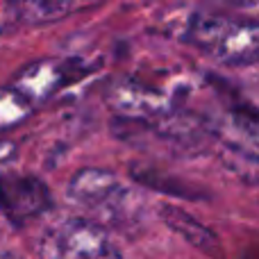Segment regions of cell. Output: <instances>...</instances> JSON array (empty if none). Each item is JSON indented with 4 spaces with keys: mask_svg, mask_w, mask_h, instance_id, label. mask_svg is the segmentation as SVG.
Instances as JSON below:
<instances>
[{
    "mask_svg": "<svg viewBox=\"0 0 259 259\" xmlns=\"http://www.w3.org/2000/svg\"><path fill=\"white\" fill-rule=\"evenodd\" d=\"M39 259H121V252L98 223L68 219L46 230Z\"/></svg>",
    "mask_w": 259,
    "mask_h": 259,
    "instance_id": "3957f363",
    "label": "cell"
},
{
    "mask_svg": "<svg viewBox=\"0 0 259 259\" xmlns=\"http://www.w3.org/2000/svg\"><path fill=\"white\" fill-rule=\"evenodd\" d=\"M68 196L98 219L109 223H132L141 209V198L105 168H82L68 182Z\"/></svg>",
    "mask_w": 259,
    "mask_h": 259,
    "instance_id": "7a4b0ae2",
    "label": "cell"
},
{
    "mask_svg": "<svg viewBox=\"0 0 259 259\" xmlns=\"http://www.w3.org/2000/svg\"><path fill=\"white\" fill-rule=\"evenodd\" d=\"M134 178H137L141 184H146V187L155 189V191H161V193H170V196L189 198V200H198V198H202V191L182 187V182H180V180L159 175L157 170H134Z\"/></svg>",
    "mask_w": 259,
    "mask_h": 259,
    "instance_id": "ba28073f",
    "label": "cell"
},
{
    "mask_svg": "<svg viewBox=\"0 0 259 259\" xmlns=\"http://www.w3.org/2000/svg\"><path fill=\"white\" fill-rule=\"evenodd\" d=\"M53 205L50 191L34 175L0 178V211L14 223H23L44 214Z\"/></svg>",
    "mask_w": 259,
    "mask_h": 259,
    "instance_id": "277c9868",
    "label": "cell"
},
{
    "mask_svg": "<svg viewBox=\"0 0 259 259\" xmlns=\"http://www.w3.org/2000/svg\"><path fill=\"white\" fill-rule=\"evenodd\" d=\"M18 14L23 16V21L27 23H48V21H57L64 14H68L73 9V5H64V3H25L18 5Z\"/></svg>",
    "mask_w": 259,
    "mask_h": 259,
    "instance_id": "30bf717a",
    "label": "cell"
},
{
    "mask_svg": "<svg viewBox=\"0 0 259 259\" xmlns=\"http://www.w3.org/2000/svg\"><path fill=\"white\" fill-rule=\"evenodd\" d=\"M109 105L125 118L127 123H150L161 121L173 114L166 96L139 84V82H118L107 94Z\"/></svg>",
    "mask_w": 259,
    "mask_h": 259,
    "instance_id": "5b68a950",
    "label": "cell"
},
{
    "mask_svg": "<svg viewBox=\"0 0 259 259\" xmlns=\"http://www.w3.org/2000/svg\"><path fill=\"white\" fill-rule=\"evenodd\" d=\"M187 41L230 66H248L257 59L259 27L223 14H193L187 25Z\"/></svg>",
    "mask_w": 259,
    "mask_h": 259,
    "instance_id": "6da1fadb",
    "label": "cell"
},
{
    "mask_svg": "<svg viewBox=\"0 0 259 259\" xmlns=\"http://www.w3.org/2000/svg\"><path fill=\"white\" fill-rule=\"evenodd\" d=\"M32 107L9 87L0 89V130H9L30 116Z\"/></svg>",
    "mask_w": 259,
    "mask_h": 259,
    "instance_id": "9c48e42d",
    "label": "cell"
},
{
    "mask_svg": "<svg viewBox=\"0 0 259 259\" xmlns=\"http://www.w3.org/2000/svg\"><path fill=\"white\" fill-rule=\"evenodd\" d=\"M0 259H16L14 255H3V252H0Z\"/></svg>",
    "mask_w": 259,
    "mask_h": 259,
    "instance_id": "7c38bea8",
    "label": "cell"
},
{
    "mask_svg": "<svg viewBox=\"0 0 259 259\" xmlns=\"http://www.w3.org/2000/svg\"><path fill=\"white\" fill-rule=\"evenodd\" d=\"M14 155H16V146L12 141H0V166L7 164Z\"/></svg>",
    "mask_w": 259,
    "mask_h": 259,
    "instance_id": "8fae6325",
    "label": "cell"
},
{
    "mask_svg": "<svg viewBox=\"0 0 259 259\" xmlns=\"http://www.w3.org/2000/svg\"><path fill=\"white\" fill-rule=\"evenodd\" d=\"M159 216L173 232H178L184 241H189L193 248L207 252V255H216L221 250V241L216 239V234L209 228H205L202 223H198L191 214H187L184 209L175 205H161Z\"/></svg>",
    "mask_w": 259,
    "mask_h": 259,
    "instance_id": "52a82bcc",
    "label": "cell"
},
{
    "mask_svg": "<svg viewBox=\"0 0 259 259\" xmlns=\"http://www.w3.org/2000/svg\"><path fill=\"white\" fill-rule=\"evenodd\" d=\"M71 73L75 71L68 68V64L46 59V62H36L27 66L25 71H21V75L14 80L12 89L32 107V105L50 98L64 82L71 80Z\"/></svg>",
    "mask_w": 259,
    "mask_h": 259,
    "instance_id": "8992f818",
    "label": "cell"
}]
</instances>
